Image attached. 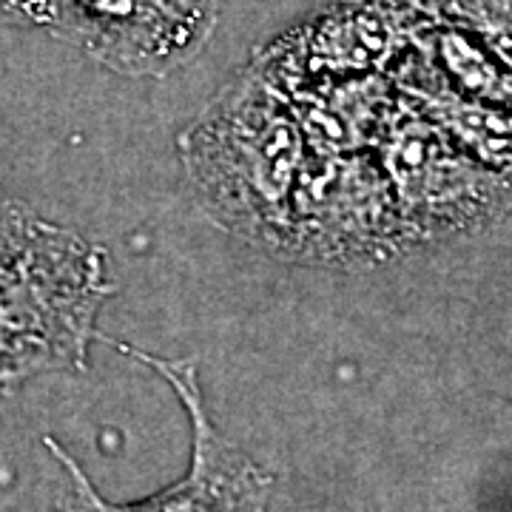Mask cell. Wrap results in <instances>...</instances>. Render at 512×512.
Masks as SVG:
<instances>
[{
    "label": "cell",
    "instance_id": "obj_1",
    "mask_svg": "<svg viewBox=\"0 0 512 512\" xmlns=\"http://www.w3.org/2000/svg\"><path fill=\"white\" fill-rule=\"evenodd\" d=\"M109 296L103 251L29 208L0 217V387L83 370Z\"/></svg>",
    "mask_w": 512,
    "mask_h": 512
},
{
    "label": "cell",
    "instance_id": "obj_2",
    "mask_svg": "<svg viewBox=\"0 0 512 512\" xmlns=\"http://www.w3.org/2000/svg\"><path fill=\"white\" fill-rule=\"evenodd\" d=\"M128 356L151 365L165 382L180 396L185 413L191 419L194 447H191V467L177 484L165 487L160 493L148 495L134 504H114L94 490L89 476L80 470L55 439H46L49 453L66 467L74 487V510L77 512H268L274 476L259 467L245 450L228 441L214 424L208 407L202 402L197 370L191 362H171L157 359L143 350L126 348Z\"/></svg>",
    "mask_w": 512,
    "mask_h": 512
},
{
    "label": "cell",
    "instance_id": "obj_3",
    "mask_svg": "<svg viewBox=\"0 0 512 512\" xmlns=\"http://www.w3.org/2000/svg\"><path fill=\"white\" fill-rule=\"evenodd\" d=\"M43 23L123 72H168L214 26V0H43Z\"/></svg>",
    "mask_w": 512,
    "mask_h": 512
},
{
    "label": "cell",
    "instance_id": "obj_4",
    "mask_svg": "<svg viewBox=\"0 0 512 512\" xmlns=\"http://www.w3.org/2000/svg\"><path fill=\"white\" fill-rule=\"evenodd\" d=\"M12 20L43 23V0H0V23Z\"/></svg>",
    "mask_w": 512,
    "mask_h": 512
}]
</instances>
